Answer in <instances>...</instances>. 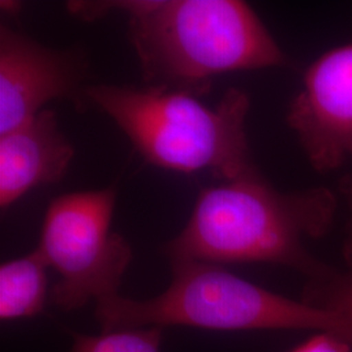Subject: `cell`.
Here are the masks:
<instances>
[{
  "instance_id": "obj_1",
  "label": "cell",
  "mask_w": 352,
  "mask_h": 352,
  "mask_svg": "<svg viewBox=\"0 0 352 352\" xmlns=\"http://www.w3.org/2000/svg\"><path fill=\"white\" fill-rule=\"evenodd\" d=\"M336 200L325 189L282 193L256 171L202 189L183 231L164 247L170 263H267L314 280L333 272L305 248L327 232Z\"/></svg>"
},
{
  "instance_id": "obj_6",
  "label": "cell",
  "mask_w": 352,
  "mask_h": 352,
  "mask_svg": "<svg viewBox=\"0 0 352 352\" xmlns=\"http://www.w3.org/2000/svg\"><path fill=\"white\" fill-rule=\"evenodd\" d=\"M88 64L78 50H54L0 28V136L25 124L52 100L81 106Z\"/></svg>"
},
{
  "instance_id": "obj_9",
  "label": "cell",
  "mask_w": 352,
  "mask_h": 352,
  "mask_svg": "<svg viewBox=\"0 0 352 352\" xmlns=\"http://www.w3.org/2000/svg\"><path fill=\"white\" fill-rule=\"evenodd\" d=\"M49 265L36 248L0 266V320L17 321L39 315L47 300Z\"/></svg>"
},
{
  "instance_id": "obj_10",
  "label": "cell",
  "mask_w": 352,
  "mask_h": 352,
  "mask_svg": "<svg viewBox=\"0 0 352 352\" xmlns=\"http://www.w3.org/2000/svg\"><path fill=\"white\" fill-rule=\"evenodd\" d=\"M162 327H135L102 331L100 336L74 333L71 352H160Z\"/></svg>"
},
{
  "instance_id": "obj_8",
  "label": "cell",
  "mask_w": 352,
  "mask_h": 352,
  "mask_svg": "<svg viewBox=\"0 0 352 352\" xmlns=\"http://www.w3.org/2000/svg\"><path fill=\"white\" fill-rule=\"evenodd\" d=\"M74 155L51 110L0 136V208H10L30 189L59 182Z\"/></svg>"
},
{
  "instance_id": "obj_2",
  "label": "cell",
  "mask_w": 352,
  "mask_h": 352,
  "mask_svg": "<svg viewBox=\"0 0 352 352\" xmlns=\"http://www.w3.org/2000/svg\"><path fill=\"white\" fill-rule=\"evenodd\" d=\"M129 38L151 87L202 94L214 76L286 64L251 7L239 0H135Z\"/></svg>"
},
{
  "instance_id": "obj_4",
  "label": "cell",
  "mask_w": 352,
  "mask_h": 352,
  "mask_svg": "<svg viewBox=\"0 0 352 352\" xmlns=\"http://www.w3.org/2000/svg\"><path fill=\"white\" fill-rule=\"evenodd\" d=\"M173 279L146 300L116 295L96 302L102 331L149 327H190L218 331L316 330L352 340V321L254 285L221 265L171 263Z\"/></svg>"
},
{
  "instance_id": "obj_3",
  "label": "cell",
  "mask_w": 352,
  "mask_h": 352,
  "mask_svg": "<svg viewBox=\"0 0 352 352\" xmlns=\"http://www.w3.org/2000/svg\"><path fill=\"white\" fill-rule=\"evenodd\" d=\"M84 97L149 164L183 174L208 170L223 182L256 171L245 129L250 98L243 90H227L215 107L188 91L151 85H91Z\"/></svg>"
},
{
  "instance_id": "obj_5",
  "label": "cell",
  "mask_w": 352,
  "mask_h": 352,
  "mask_svg": "<svg viewBox=\"0 0 352 352\" xmlns=\"http://www.w3.org/2000/svg\"><path fill=\"white\" fill-rule=\"evenodd\" d=\"M115 201L116 189L109 187L67 193L49 205L38 251L60 277L51 291L59 309L119 295L132 248L111 228Z\"/></svg>"
},
{
  "instance_id": "obj_7",
  "label": "cell",
  "mask_w": 352,
  "mask_h": 352,
  "mask_svg": "<svg viewBox=\"0 0 352 352\" xmlns=\"http://www.w3.org/2000/svg\"><path fill=\"white\" fill-rule=\"evenodd\" d=\"M287 123L318 171L337 168L352 155V43L311 64L289 106Z\"/></svg>"
},
{
  "instance_id": "obj_12",
  "label": "cell",
  "mask_w": 352,
  "mask_h": 352,
  "mask_svg": "<svg viewBox=\"0 0 352 352\" xmlns=\"http://www.w3.org/2000/svg\"><path fill=\"white\" fill-rule=\"evenodd\" d=\"M289 352H352V340L333 331H317Z\"/></svg>"
},
{
  "instance_id": "obj_11",
  "label": "cell",
  "mask_w": 352,
  "mask_h": 352,
  "mask_svg": "<svg viewBox=\"0 0 352 352\" xmlns=\"http://www.w3.org/2000/svg\"><path fill=\"white\" fill-rule=\"evenodd\" d=\"M304 302L343 316L352 321V276L337 278L330 274L315 280Z\"/></svg>"
}]
</instances>
